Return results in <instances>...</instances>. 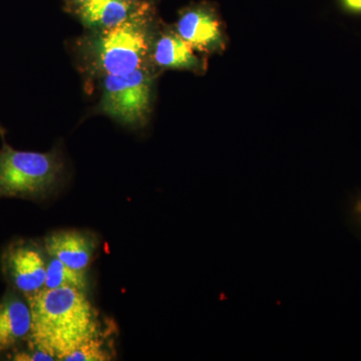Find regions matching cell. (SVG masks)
<instances>
[{
  "instance_id": "1",
  "label": "cell",
  "mask_w": 361,
  "mask_h": 361,
  "mask_svg": "<svg viewBox=\"0 0 361 361\" xmlns=\"http://www.w3.org/2000/svg\"><path fill=\"white\" fill-rule=\"evenodd\" d=\"M25 296L32 314L28 339L33 349L65 360L85 341L99 336L97 311L85 291L44 287Z\"/></svg>"
},
{
  "instance_id": "2",
  "label": "cell",
  "mask_w": 361,
  "mask_h": 361,
  "mask_svg": "<svg viewBox=\"0 0 361 361\" xmlns=\"http://www.w3.org/2000/svg\"><path fill=\"white\" fill-rule=\"evenodd\" d=\"M154 40L153 7L148 2L122 25L94 32L85 42V52L102 75H127L147 68Z\"/></svg>"
},
{
  "instance_id": "3",
  "label": "cell",
  "mask_w": 361,
  "mask_h": 361,
  "mask_svg": "<svg viewBox=\"0 0 361 361\" xmlns=\"http://www.w3.org/2000/svg\"><path fill=\"white\" fill-rule=\"evenodd\" d=\"M65 163L58 149L49 153L0 149V198L44 200L63 179Z\"/></svg>"
},
{
  "instance_id": "4",
  "label": "cell",
  "mask_w": 361,
  "mask_h": 361,
  "mask_svg": "<svg viewBox=\"0 0 361 361\" xmlns=\"http://www.w3.org/2000/svg\"><path fill=\"white\" fill-rule=\"evenodd\" d=\"M153 75L148 68L104 75L99 110L127 127H144L153 102Z\"/></svg>"
},
{
  "instance_id": "5",
  "label": "cell",
  "mask_w": 361,
  "mask_h": 361,
  "mask_svg": "<svg viewBox=\"0 0 361 361\" xmlns=\"http://www.w3.org/2000/svg\"><path fill=\"white\" fill-rule=\"evenodd\" d=\"M2 269L14 288L25 295L44 287L47 263L35 242L20 240L7 247L2 256Z\"/></svg>"
},
{
  "instance_id": "6",
  "label": "cell",
  "mask_w": 361,
  "mask_h": 361,
  "mask_svg": "<svg viewBox=\"0 0 361 361\" xmlns=\"http://www.w3.org/2000/svg\"><path fill=\"white\" fill-rule=\"evenodd\" d=\"M176 32L195 51L214 54L225 49V37L217 13L207 4L184 9L176 25Z\"/></svg>"
},
{
  "instance_id": "7",
  "label": "cell",
  "mask_w": 361,
  "mask_h": 361,
  "mask_svg": "<svg viewBox=\"0 0 361 361\" xmlns=\"http://www.w3.org/2000/svg\"><path fill=\"white\" fill-rule=\"evenodd\" d=\"M147 4L145 0H85L75 11L85 27L102 32L129 20Z\"/></svg>"
},
{
  "instance_id": "8",
  "label": "cell",
  "mask_w": 361,
  "mask_h": 361,
  "mask_svg": "<svg viewBox=\"0 0 361 361\" xmlns=\"http://www.w3.org/2000/svg\"><path fill=\"white\" fill-rule=\"evenodd\" d=\"M45 249L51 257L77 270H85L97 248L94 235L78 230H61L51 233L44 240Z\"/></svg>"
},
{
  "instance_id": "9",
  "label": "cell",
  "mask_w": 361,
  "mask_h": 361,
  "mask_svg": "<svg viewBox=\"0 0 361 361\" xmlns=\"http://www.w3.org/2000/svg\"><path fill=\"white\" fill-rule=\"evenodd\" d=\"M32 314L27 301L9 291L0 300V353H6L28 338Z\"/></svg>"
},
{
  "instance_id": "10",
  "label": "cell",
  "mask_w": 361,
  "mask_h": 361,
  "mask_svg": "<svg viewBox=\"0 0 361 361\" xmlns=\"http://www.w3.org/2000/svg\"><path fill=\"white\" fill-rule=\"evenodd\" d=\"M151 59L157 66L167 70L201 71L204 68L194 49L173 30L155 37Z\"/></svg>"
},
{
  "instance_id": "11",
  "label": "cell",
  "mask_w": 361,
  "mask_h": 361,
  "mask_svg": "<svg viewBox=\"0 0 361 361\" xmlns=\"http://www.w3.org/2000/svg\"><path fill=\"white\" fill-rule=\"evenodd\" d=\"M44 287H73L85 291L87 287V277L85 270L73 269L63 264L59 259L51 257L47 263Z\"/></svg>"
},
{
  "instance_id": "12",
  "label": "cell",
  "mask_w": 361,
  "mask_h": 361,
  "mask_svg": "<svg viewBox=\"0 0 361 361\" xmlns=\"http://www.w3.org/2000/svg\"><path fill=\"white\" fill-rule=\"evenodd\" d=\"M111 355L104 345V341L99 336L90 339L80 348L71 353L65 360L68 361H106L111 360Z\"/></svg>"
},
{
  "instance_id": "13",
  "label": "cell",
  "mask_w": 361,
  "mask_h": 361,
  "mask_svg": "<svg viewBox=\"0 0 361 361\" xmlns=\"http://www.w3.org/2000/svg\"><path fill=\"white\" fill-rule=\"evenodd\" d=\"M351 217L361 232V193L356 197L351 205Z\"/></svg>"
},
{
  "instance_id": "14",
  "label": "cell",
  "mask_w": 361,
  "mask_h": 361,
  "mask_svg": "<svg viewBox=\"0 0 361 361\" xmlns=\"http://www.w3.org/2000/svg\"><path fill=\"white\" fill-rule=\"evenodd\" d=\"M344 7L353 13H361V0H342Z\"/></svg>"
},
{
  "instance_id": "15",
  "label": "cell",
  "mask_w": 361,
  "mask_h": 361,
  "mask_svg": "<svg viewBox=\"0 0 361 361\" xmlns=\"http://www.w3.org/2000/svg\"><path fill=\"white\" fill-rule=\"evenodd\" d=\"M71 4H73V6H78V4H82V2L85 1V0H70Z\"/></svg>"
},
{
  "instance_id": "16",
  "label": "cell",
  "mask_w": 361,
  "mask_h": 361,
  "mask_svg": "<svg viewBox=\"0 0 361 361\" xmlns=\"http://www.w3.org/2000/svg\"><path fill=\"white\" fill-rule=\"evenodd\" d=\"M4 128L1 127V125H0V135H4Z\"/></svg>"
}]
</instances>
